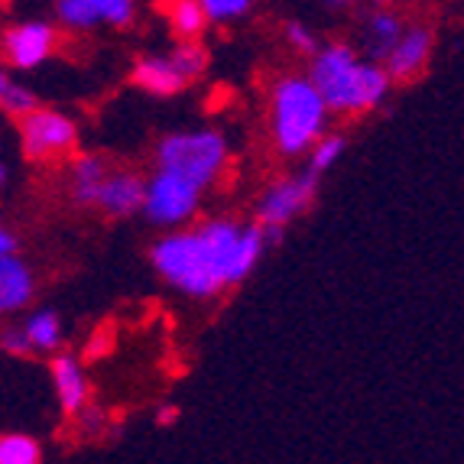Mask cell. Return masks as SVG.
<instances>
[{
    "label": "cell",
    "mask_w": 464,
    "mask_h": 464,
    "mask_svg": "<svg viewBox=\"0 0 464 464\" xmlns=\"http://www.w3.org/2000/svg\"><path fill=\"white\" fill-rule=\"evenodd\" d=\"M400 36H402V24L390 7L373 10V14L364 20V49L373 63H383Z\"/></svg>",
    "instance_id": "obj_15"
},
{
    "label": "cell",
    "mask_w": 464,
    "mask_h": 464,
    "mask_svg": "<svg viewBox=\"0 0 464 464\" xmlns=\"http://www.w3.org/2000/svg\"><path fill=\"white\" fill-rule=\"evenodd\" d=\"M198 201H201V186H195L192 179L160 166L156 176L147 182L143 215H147V221H153L160 227H179L198 211Z\"/></svg>",
    "instance_id": "obj_5"
},
{
    "label": "cell",
    "mask_w": 464,
    "mask_h": 464,
    "mask_svg": "<svg viewBox=\"0 0 464 464\" xmlns=\"http://www.w3.org/2000/svg\"><path fill=\"white\" fill-rule=\"evenodd\" d=\"M322 4H328V7H334V10H344V7H351V4H357V0H322Z\"/></svg>",
    "instance_id": "obj_28"
},
{
    "label": "cell",
    "mask_w": 464,
    "mask_h": 464,
    "mask_svg": "<svg viewBox=\"0 0 464 464\" xmlns=\"http://www.w3.org/2000/svg\"><path fill=\"white\" fill-rule=\"evenodd\" d=\"M309 78L318 85L332 114H367L380 108L393 82L383 65L361 63V55L344 43L318 49L312 55Z\"/></svg>",
    "instance_id": "obj_1"
},
{
    "label": "cell",
    "mask_w": 464,
    "mask_h": 464,
    "mask_svg": "<svg viewBox=\"0 0 464 464\" xmlns=\"http://www.w3.org/2000/svg\"><path fill=\"white\" fill-rule=\"evenodd\" d=\"M328 104L318 92L312 78L286 75L279 78L273 88V104H270V127H273V143L283 156H302L309 153L328 124Z\"/></svg>",
    "instance_id": "obj_2"
},
{
    "label": "cell",
    "mask_w": 464,
    "mask_h": 464,
    "mask_svg": "<svg viewBox=\"0 0 464 464\" xmlns=\"http://www.w3.org/2000/svg\"><path fill=\"white\" fill-rule=\"evenodd\" d=\"M153 266L169 286L192 299H208L221 286H227L225 264L208 244V237L201 234V227L166 234L153 247Z\"/></svg>",
    "instance_id": "obj_3"
},
{
    "label": "cell",
    "mask_w": 464,
    "mask_h": 464,
    "mask_svg": "<svg viewBox=\"0 0 464 464\" xmlns=\"http://www.w3.org/2000/svg\"><path fill=\"white\" fill-rule=\"evenodd\" d=\"M33 351H55L63 344V322L55 312H33L24 325Z\"/></svg>",
    "instance_id": "obj_18"
},
{
    "label": "cell",
    "mask_w": 464,
    "mask_h": 464,
    "mask_svg": "<svg viewBox=\"0 0 464 464\" xmlns=\"http://www.w3.org/2000/svg\"><path fill=\"white\" fill-rule=\"evenodd\" d=\"M53 383H55V396H59V406H63L65 416H82V410H85V402H88V383L75 357H69V354L55 357Z\"/></svg>",
    "instance_id": "obj_14"
},
{
    "label": "cell",
    "mask_w": 464,
    "mask_h": 464,
    "mask_svg": "<svg viewBox=\"0 0 464 464\" xmlns=\"http://www.w3.org/2000/svg\"><path fill=\"white\" fill-rule=\"evenodd\" d=\"M166 16H169V26L179 39H198L208 24L201 0H166Z\"/></svg>",
    "instance_id": "obj_17"
},
{
    "label": "cell",
    "mask_w": 464,
    "mask_h": 464,
    "mask_svg": "<svg viewBox=\"0 0 464 464\" xmlns=\"http://www.w3.org/2000/svg\"><path fill=\"white\" fill-rule=\"evenodd\" d=\"M344 147H348V140L341 137V133H322L309 150V169L315 172V176L332 169L341 156H344Z\"/></svg>",
    "instance_id": "obj_20"
},
{
    "label": "cell",
    "mask_w": 464,
    "mask_h": 464,
    "mask_svg": "<svg viewBox=\"0 0 464 464\" xmlns=\"http://www.w3.org/2000/svg\"><path fill=\"white\" fill-rule=\"evenodd\" d=\"M43 458L39 441L24 432L0 435V464H36Z\"/></svg>",
    "instance_id": "obj_19"
},
{
    "label": "cell",
    "mask_w": 464,
    "mask_h": 464,
    "mask_svg": "<svg viewBox=\"0 0 464 464\" xmlns=\"http://www.w3.org/2000/svg\"><path fill=\"white\" fill-rule=\"evenodd\" d=\"M315 188H318V176L312 169H305L302 176L279 179V182H273L266 188L260 205H256V221L264 225L270 244L283 234V227L289 221H295L302 211L309 208L312 198H315Z\"/></svg>",
    "instance_id": "obj_7"
},
{
    "label": "cell",
    "mask_w": 464,
    "mask_h": 464,
    "mask_svg": "<svg viewBox=\"0 0 464 464\" xmlns=\"http://www.w3.org/2000/svg\"><path fill=\"white\" fill-rule=\"evenodd\" d=\"M377 7H393V4H400V0H373Z\"/></svg>",
    "instance_id": "obj_29"
},
{
    "label": "cell",
    "mask_w": 464,
    "mask_h": 464,
    "mask_svg": "<svg viewBox=\"0 0 464 464\" xmlns=\"http://www.w3.org/2000/svg\"><path fill=\"white\" fill-rule=\"evenodd\" d=\"M429 55H432V33L426 26H412L396 39V46L383 59V69L393 82H412L429 65Z\"/></svg>",
    "instance_id": "obj_10"
},
{
    "label": "cell",
    "mask_w": 464,
    "mask_h": 464,
    "mask_svg": "<svg viewBox=\"0 0 464 464\" xmlns=\"http://www.w3.org/2000/svg\"><path fill=\"white\" fill-rule=\"evenodd\" d=\"M104 176H108V166L101 156H78L72 163V198L85 208H94Z\"/></svg>",
    "instance_id": "obj_16"
},
{
    "label": "cell",
    "mask_w": 464,
    "mask_h": 464,
    "mask_svg": "<svg viewBox=\"0 0 464 464\" xmlns=\"http://www.w3.org/2000/svg\"><path fill=\"white\" fill-rule=\"evenodd\" d=\"M286 43L302 55H315L318 53L315 36H312V30H305L302 24H286Z\"/></svg>",
    "instance_id": "obj_24"
},
{
    "label": "cell",
    "mask_w": 464,
    "mask_h": 464,
    "mask_svg": "<svg viewBox=\"0 0 464 464\" xmlns=\"http://www.w3.org/2000/svg\"><path fill=\"white\" fill-rule=\"evenodd\" d=\"M55 14L69 30H92L98 24L130 26L133 0H59Z\"/></svg>",
    "instance_id": "obj_9"
},
{
    "label": "cell",
    "mask_w": 464,
    "mask_h": 464,
    "mask_svg": "<svg viewBox=\"0 0 464 464\" xmlns=\"http://www.w3.org/2000/svg\"><path fill=\"white\" fill-rule=\"evenodd\" d=\"M0 108L7 111V114L20 117L36 108V98H33V92H26L24 85H16L7 72H0Z\"/></svg>",
    "instance_id": "obj_22"
},
{
    "label": "cell",
    "mask_w": 464,
    "mask_h": 464,
    "mask_svg": "<svg viewBox=\"0 0 464 464\" xmlns=\"http://www.w3.org/2000/svg\"><path fill=\"white\" fill-rule=\"evenodd\" d=\"M254 0H201V7L208 14L211 24H227V20H237L250 10Z\"/></svg>",
    "instance_id": "obj_23"
},
{
    "label": "cell",
    "mask_w": 464,
    "mask_h": 464,
    "mask_svg": "<svg viewBox=\"0 0 464 464\" xmlns=\"http://www.w3.org/2000/svg\"><path fill=\"white\" fill-rule=\"evenodd\" d=\"M20 140L33 163H49V160H63L78 147V127L59 111L33 108L20 114Z\"/></svg>",
    "instance_id": "obj_6"
},
{
    "label": "cell",
    "mask_w": 464,
    "mask_h": 464,
    "mask_svg": "<svg viewBox=\"0 0 464 464\" xmlns=\"http://www.w3.org/2000/svg\"><path fill=\"white\" fill-rule=\"evenodd\" d=\"M156 163L179 176L192 179L195 186H211L227 163L225 137L215 130H186L172 133L156 147Z\"/></svg>",
    "instance_id": "obj_4"
},
{
    "label": "cell",
    "mask_w": 464,
    "mask_h": 464,
    "mask_svg": "<svg viewBox=\"0 0 464 464\" xmlns=\"http://www.w3.org/2000/svg\"><path fill=\"white\" fill-rule=\"evenodd\" d=\"M169 59H172V65L182 72L186 82H192V78H198L201 72L208 69V53H205V46H198L195 39H182L169 53Z\"/></svg>",
    "instance_id": "obj_21"
},
{
    "label": "cell",
    "mask_w": 464,
    "mask_h": 464,
    "mask_svg": "<svg viewBox=\"0 0 464 464\" xmlns=\"http://www.w3.org/2000/svg\"><path fill=\"white\" fill-rule=\"evenodd\" d=\"M14 250H16V237L7 231V227L0 225V260H4V256H10Z\"/></svg>",
    "instance_id": "obj_26"
},
{
    "label": "cell",
    "mask_w": 464,
    "mask_h": 464,
    "mask_svg": "<svg viewBox=\"0 0 464 464\" xmlns=\"http://www.w3.org/2000/svg\"><path fill=\"white\" fill-rule=\"evenodd\" d=\"M4 179H7V172H4V166H0V186H4Z\"/></svg>",
    "instance_id": "obj_30"
},
{
    "label": "cell",
    "mask_w": 464,
    "mask_h": 464,
    "mask_svg": "<svg viewBox=\"0 0 464 464\" xmlns=\"http://www.w3.org/2000/svg\"><path fill=\"white\" fill-rule=\"evenodd\" d=\"M143 195H147V182L137 172H108L94 208L108 211L111 218H127L133 211H143Z\"/></svg>",
    "instance_id": "obj_11"
},
{
    "label": "cell",
    "mask_w": 464,
    "mask_h": 464,
    "mask_svg": "<svg viewBox=\"0 0 464 464\" xmlns=\"http://www.w3.org/2000/svg\"><path fill=\"white\" fill-rule=\"evenodd\" d=\"M36 289L30 264H24L20 256H4L0 260V315H14V312L26 309Z\"/></svg>",
    "instance_id": "obj_12"
},
{
    "label": "cell",
    "mask_w": 464,
    "mask_h": 464,
    "mask_svg": "<svg viewBox=\"0 0 464 464\" xmlns=\"http://www.w3.org/2000/svg\"><path fill=\"white\" fill-rule=\"evenodd\" d=\"M55 49V30L49 24H20V26H10L0 39V53L7 59L14 69H36L43 65L53 55Z\"/></svg>",
    "instance_id": "obj_8"
},
{
    "label": "cell",
    "mask_w": 464,
    "mask_h": 464,
    "mask_svg": "<svg viewBox=\"0 0 464 464\" xmlns=\"http://www.w3.org/2000/svg\"><path fill=\"white\" fill-rule=\"evenodd\" d=\"M176 416H179L176 406H166V410H160V422H163V426H169V422H172Z\"/></svg>",
    "instance_id": "obj_27"
},
{
    "label": "cell",
    "mask_w": 464,
    "mask_h": 464,
    "mask_svg": "<svg viewBox=\"0 0 464 464\" xmlns=\"http://www.w3.org/2000/svg\"><path fill=\"white\" fill-rule=\"evenodd\" d=\"M0 344H4V351H10V354H30V351H33L24 325H20V328H4V332H0Z\"/></svg>",
    "instance_id": "obj_25"
},
{
    "label": "cell",
    "mask_w": 464,
    "mask_h": 464,
    "mask_svg": "<svg viewBox=\"0 0 464 464\" xmlns=\"http://www.w3.org/2000/svg\"><path fill=\"white\" fill-rule=\"evenodd\" d=\"M130 78L137 88H143V92H150V94H163V98L179 94L188 85L186 78H182V72L172 65L169 55H143V59L133 65Z\"/></svg>",
    "instance_id": "obj_13"
}]
</instances>
